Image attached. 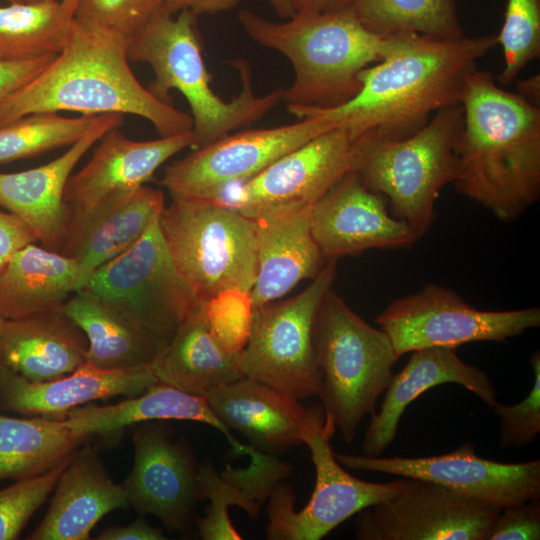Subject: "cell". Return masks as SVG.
Masks as SVG:
<instances>
[{
  "mask_svg": "<svg viewBox=\"0 0 540 540\" xmlns=\"http://www.w3.org/2000/svg\"><path fill=\"white\" fill-rule=\"evenodd\" d=\"M393 36L390 53L360 74L361 88L333 108L287 106L302 119L322 116L350 128L402 139L421 129L431 113L461 103L467 76L497 44V35L437 39L407 32Z\"/></svg>",
  "mask_w": 540,
  "mask_h": 540,
  "instance_id": "6da1fadb",
  "label": "cell"
},
{
  "mask_svg": "<svg viewBox=\"0 0 540 540\" xmlns=\"http://www.w3.org/2000/svg\"><path fill=\"white\" fill-rule=\"evenodd\" d=\"M456 191L498 219L518 218L540 198V109L475 68L461 96Z\"/></svg>",
  "mask_w": 540,
  "mask_h": 540,
  "instance_id": "7a4b0ae2",
  "label": "cell"
},
{
  "mask_svg": "<svg viewBox=\"0 0 540 540\" xmlns=\"http://www.w3.org/2000/svg\"><path fill=\"white\" fill-rule=\"evenodd\" d=\"M129 38L74 18L64 47L35 78L0 104V124L32 113L131 114L160 137L193 128L192 117L153 95L129 66Z\"/></svg>",
  "mask_w": 540,
  "mask_h": 540,
  "instance_id": "3957f363",
  "label": "cell"
},
{
  "mask_svg": "<svg viewBox=\"0 0 540 540\" xmlns=\"http://www.w3.org/2000/svg\"><path fill=\"white\" fill-rule=\"evenodd\" d=\"M238 18L253 41L280 52L292 64L294 80L281 89L287 106L326 109L344 104L359 92L361 72L394 46L393 36L371 32L349 7L295 14L283 22L243 9Z\"/></svg>",
  "mask_w": 540,
  "mask_h": 540,
  "instance_id": "277c9868",
  "label": "cell"
},
{
  "mask_svg": "<svg viewBox=\"0 0 540 540\" xmlns=\"http://www.w3.org/2000/svg\"><path fill=\"white\" fill-rule=\"evenodd\" d=\"M173 15L166 9L157 14L129 38L127 54L131 61L150 65L155 79L147 88L158 99L171 103L173 89L184 96L193 120V148L259 120L282 101L281 89L263 96L254 94L250 67L242 60L233 62L242 82L239 95L229 102L221 99L210 87L197 15L189 11Z\"/></svg>",
  "mask_w": 540,
  "mask_h": 540,
  "instance_id": "5b68a950",
  "label": "cell"
},
{
  "mask_svg": "<svg viewBox=\"0 0 540 540\" xmlns=\"http://www.w3.org/2000/svg\"><path fill=\"white\" fill-rule=\"evenodd\" d=\"M462 126L459 103L439 109L406 138L365 132L354 140L353 171L368 189L390 202L396 218L419 238L434 222L441 189L456 178L455 143Z\"/></svg>",
  "mask_w": 540,
  "mask_h": 540,
  "instance_id": "8992f818",
  "label": "cell"
},
{
  "mask_svg": "<svg viewBox=\"0 0 540 540\" xmlns=\"http://www.w3.org/2000/svg\"><path fill=\"white\" fill-rule=\"evenodd\" d=\"M315 345L316 396L325 422L350 443L363 418L376 413V402L392 379L398 357L386 332L368 324L332 288L317 314Z\"/></svg>",
  "mask_w": 540,
  "mask_h": 540,
  "instance_id": "52a82bcc",
  "label": "cell"
},
{
  "mask_svg": "<svg viewBox=\"0 0 540 540\" xmlns=\"http://www.w3.org/2000/svg\"><path fill=\"white\" fill-rule=\"evenodd\" d=\"M159 227L177 268L203 303L227 289L252 290L258 268L252 218L219 200L172 197Z\"/></svg>",
  "mask_w": 540,
  "mask_h": 540,
  "instance_id": "ba28073f",
  "label": "cell"
},
{
  "mask_svg": "<svg viewBox=\"0 0 540 540\" xmlns=\"http://www.w3.org/2000/svg\"><path fill=\"white\" fill-rule=\"evenodd\" d=\"M160 214L135 244L100 266L84 287L158 353L204 304L169 253L159 227Z\"/></svg>",
  "mask_w": 540,
  "mask_h": 540,
  "instance_id": "9c48e42d",
  "label": "cell"
},
{
  "mask_svg": "<svg viewBox=\"0 0 540 540\" xmlns=\"http://www.w3.org/2000/svg\"><path fill=\"white\" fill-rule=\"evenodd\" d=\"M335 275L336 261H327L298 295L254 309L249 340L236 353L243 376L298 400L316 395L319 371L315 324Z\"/></svg>",
  "mask_w": 540,
  "mask_h": 540,
  "instance_id": "30bf717a",
  "label": "cell"
},
{
  "mask_svg": "<svg viewBox=\"0 0 540 540\" xmlns=\"http://www.w3.org/2000/svg\"><path fill=\"white\" fill-rule=\"evenodd\" d=\"M375 323L389 336L400 358L426 347L507 342L540 326V308L480 310L452 289L427 283L421 290L390 302Z\"/></svg>",
  "mask_w": 540,
  "mask_h": 540,
  "instance_id": "8fae6325",
  "label": "cell"
},
{
  "mask_svg": "<svg viewBox=\"0 0 540 540\" xmlns=\"http://www.w3.org/2000/svg\"><path fill=\"white\" fill-rule=\"evenodd\" d=\"M335 431L323 420L304 435L316 472L313 493L308 503L296 511L294 489L288 483H278L268 497L267 539H322L354 514L388 501L399 491L402 477L373 483L346 472L330 445Z\"/></svg>",
  "mask_w": 540,
  "mask_h": 540,
  "instance_id": "7c38bea8",
  "label": "cell"
},
{
  "mask_svg": "<svg viewBox=\"0 0 540 540\" xmlns=\"http://www.w3.org/2000/svg\"><path fill=\"white\" fill-rule=\"evenodd\" d=\"M334 127L325 117L307 116L288 125L229 133L168 165L161 185L171 197L218 200L227 188Z\"/></svg>",
  "mask_w": 540,
  "mask_h": 540,
  "instance_id": "4fadbf2b",
  "label": "cell"
},
{
  "mask_svg": "<svg viewBox=\"0 0 540 540\" xmlns=\"http://www.w3.org/2000/svg\"><path fill=\"white\" fill-rule=\"evenodd\" d=\"M501 507L402 477L397 494L358 512V540H486Z\"/></svg>",
  "mask_w": 540,
  "mask_h": 540,
  "instance_id": "5bb4252c",
  "label": "cell"
},
{
  "mask_svg": "<svg viewBox=\"0 0 540 540\" xmlns=\"http://www.w3.org/2000/svg\"><path fill=\"white\" fill-rule=\"evenodd\" d=\"M351 470L412 477L439 484L464 497L507 507L540 498V460L503 463L482 458L471 443L426 457H369L335 453Z\"/></svg>",
  "mask_w": 540,
  "mask_h": 540,
  "instance_id": "9a60e30c",
  "label": "cell"
},
{
  "mask_svg": "<svg viewBox=\"0 0 540 540\" xmlns=\"http://www.w3.org/2000/svg\"><path fill=\"white\" fill-rule=\"evenodd\" d=\"M100 140L92 158L71 175L66 184L63 201L67 212V234L63 249L94 212L131 195L170 157L195 145L192 130L135 141L126 137L119 127H113Z\"/></svg>",
  "mask_w": 540,
  "mask_h": 540,
  "instance_id": "2e32d148",
  "label": "cell"
},
{
  "mask_svg": "<svg viewBox=\"0 0 540 540\" xmlns=\"http://www.w3.org/2000/svg\"><path fill=\"white\" fill-rule=\"evenodd\" d=\"M354 140L348 127H334L233 185L218 200L247 217L293 204L312 205L353 171Z\"/></svg>",
  "mask_w": 540,
  "mask_h": 540,
  "instance_id": "e0dca14e",
  "label": "cell"
},
{
  "mask_svg": "<svg viewBox=\"0 0 540 540\" xmlns=\"http://www.w3.org/2000/svg\"><path fill=\"white\" fill-rule=\"evenodd\" d=\"M132 440L134 462L121 484L128 505L157 517L169 530L186 531L202 501L200 466L191 448L173 441L167 427L156 424L138 427Z\"/></svg>",
  "mask_w": 540,
  "mask_h": 540,
  "instance_id": "ac0fdd59",
  "label": "cell"
},
{
  "mask_svg": "<svg viewBox=\"0 0 540 540\" xmlns=\"http://www.w3.org/2000/svg\"><path fill=\"white\" fill-rule=\"evenodd\" d=\"M387 203L352 171L312 204V234L326 260L414 245L419 237L405 221L388 213Z\"/></svg>",
  "mask_w": 540,
  "mask_h": 540,
  "instance_id": "d6986e66",
  "label": "cell"
},
{
  "mask_svg": "<svg viewBox=\"0 0 540 540\" xmlns=\"http://www.w3.org/2000/svg\"><path fill=\"white\" fill-rule=\"evenodd\" d=\"M203 397L229 430L241 433L252 448L275 456L304 444L306 432L325 420L322 405L307 408L300 400L245 376Z\"/></svg>",
  "mask_w": 540,
  "mask_h": 540,
  "instance_id": "ffe728a7",
  "label": "cell"
},
{
  "mask_svg": "<svg viewBox=\"0 0 540 540\" xmlns=\"http://www.w3.org/2000/svg\"><path fill=\"white\" fill-rule=\"evenodd\" d=\"M123 122L121 114H106L102 121L60 157L42 166L0 172V206L18 216L43 247L61 253L67 234L64 190L71 173L92 145Z\"/></svg>",
  "mask_w": 540,
  "mask_h": 540,
  "instance_id": "44dd1931",
  "label": "cell"
},
{
  "mask_svg": "<svg viewBox=\"0 0 540 540\" xmlns=\"http://www.w3.org/2000/svg\"><path fill=\"white\" fill-rule=\"evenodd\" d=\"M157 382L151 364L101 369L84 363L46 382L29 381L0 365V406L25 415L64 420L76 407L115 396H136Z\"/></svg>",
  "mask_w": 540,
  "mask_h": 540,
  "instance_id": "7402d4cb",
  "label": "cell"
},
{
  "mask_svg": "<svg viewBox=\"0 0 540 540\" xmlns=\"http://www.w3.org/2000/svg\"><path fill=\"white\" fill-rule=\"evenodd\" d=\"M311 206L293 204L260 211L254 220L257 276L250 297L254 309L273 302L304 279H314L326 258L311 229Z\"/></svg>",
  "mask_w": 540,
  "mask_h": 540,
  "instance_id": "603a6c76",
  "label": "cell"
},
{
  "mask_svg": "<svg viewBox=\"0 0 540 540\" xmlns=\"http://www.w3.org/2000/svg\"><path fill=\"white\" fill-rule=\"evenodd\" d=\"M446 383L465 387L490 408L497 402L489 376L479 367L464 363L456 348L434 346L412 351L404 368L392 376L379 412L371 416L362 443L363 454L381 456L394 441L408 405L427 390Z\"/></svg>",
  "mask_w": 540,
  "mask_h": 540,
  "instance_id": "cb8c5ba5",
  "label": "cell"
},
{
  "mask_svg": "<svg viewBox=\"0 0 540 540\" xmlns=\"http://www.w3.org/2000/svg\"><path fill=\"white\" fill-rule=\"evenodd\" d=\"M127 506L122 485L108 476L97 449L86 446L72 455L46 515L26 539L88 540L106 514Z\"/></svg>",
  "mask_w": 540,
  "mask_h": 540,
  "instance_id": "d4e9b609",
  "label": "cell"
},
{
  "mask_svg": "<svg viewBox=\"0 0 540 540\" xmlns=\"http://www.w3.org/2000/svg\"><path fill=\"white\" fill-rule=\"evenodd\" d=\"M88 340L63 312H43L6 320L0 338V365L32 382L65 376L85 363Z\"/></svg>",
  "mask_w": 540,
  "mask_h": 540,
  "instance_id": "484cf974",
  "label": "cell"
},
{
  "mask_svg": "<svg viewBox=\"0 0 540 540\" xmlns=\"http://www.w3.org/2000/svg\"><path fill=\"white\" fill-rule=\"evenodd\" d=\"M159 420H188L208 424L222 433L237 455L253 448L239 442L214 414L203 396L193 395L157 382L139 395L112 405H85L72 409L64 419L74 432L88 436L108 435L132 424Z\"/></svg>",
  "mask_w": 540,
  "mask_h": 540,
  "instance_id": "4316f807",
  "label": "cell"
},
{
  "mask_svg": "<svg viewBox=\"0 0 540 540\" xmlns=\"http://www.w3.org/2000/svg\"><path fill=\"white\" fill-rule=\"evenodd\" d=\"M247 468L226 465L218 473L210 464L199 468L202 500H210L203 517L195 523L204 540H240L242 537L231 523L229 508L237 506L256 519L274 487L292 474V466L277 456L254 450Z\"/></svg>",
  "mask_w": 540,
  "mask_h": 540,
  "instance_id": "83f0119b",
  "label": "cell"
},
{
  "mask_svg": "<svg viewBox=\"0 0 540 540\" xmlns=\"http://www.w3.org/2000/svg\"><path fill=\"white\" fill-rule=\"evenodd\" d=\"M82 288L75 259L28 244L0 272V316L13 320L61 309Z\"/></svg>",
  "mask_w": 540,
  "mask_h": 540,
  "instance_id": "f1b7e54d",
  "label": "cell"
},
{
  "mask_svg": "<svg viewBox=\"0 0 540 540\" xmlns=\"http://www.w3.org/2000/svg\"><path fill=\"white\" fill-rule=\"evenodd\" d=\"M164 206L163 192L144 185L88 218L61 253L77 262L83 288L100 266L141 238Z\"/></svg>",
  "mask_w": 540,
  "mask_h": 540,
  "instance_id": "f546056e",
  "label": "cell"
},
{
  "mask_svg": "<svg viewBox=\"0 0 540 540\" xmlns=\"http://www.w3.org/2000/svg\"><path fill=\"white\" fill-rule=\"evenodd\" d=\"M151 368L158 382L198 396L243 377L236 354L212 335L203 307L179 326Z\"/></svg>",
  "mask_w": 540,
  "mask_h": 540,
  "instance_id": "4dcf8cb0",
  "label": "cell"
},
{
  "mask_svg": "<svg viewBox=\"0 0 540 540\" xmlns=\"http://www.w3.org/2000/svg\"><path fill=\"white\" fill-rule=\"evenodd\" d=\"M63 312L88 340L85 363L101 369L149 365L158 351L106 303L86 288L77 290Z\"/></svg>",
  "mask_w": 540,
  "mask_h": 540,
  "instance_id": "1f68e13d",
  "label": "cell"
},
{
  "mask_svg": "<svg viewBox=\"0 0 540 540\" xmlns=\"http://www.w3.org/2000/svg\"><path fill=\"white\" fill-rule=\"evenodd\" d=\"M64 420L0 414V481L44 473L71 456L88 439Z\"/></svg>",
  "mask_w": 540,
  "mask_h": 540,
  "instance_id": "d6a6232c",
  "label": "cell"
},
{
  "mask_svg": "<svg viewBox=\"0 0 540 540\" xmlns=\"http://www.w3.org/2000/svg\"><path fill=\"white\" fill-rule=\"evenodd\" d=\"M74 20L60 0L0 5V59L22 61L60 53Z\"/></svg>",
  "mask_w": 540,
  "mask_h": 540,
  "instance_id": "836d02e7",
  "label": "cell"
},
{
  "mask_svg": "<svg viewBox=\"0 0 540 540\" xmlns=\"http://www.w3.org/2000/svg\"><path fill=\"white\" fill-rule=\"evenodd\" d=\"M349 8L381 37L407 32L437 39L464 36L455 0H353Z\"/></svg>",
  "mask_w": 540,
  "mask_h": 540,
  "instance_id": "e575fe53",
  "label": "cell"
},
{
  "mask_svg": "<svg viewBox=\"0 0 540 540\" xmlns=\"http://www.w3.org/2000/svg\"><path fill=\"white\" fill-rule=\"evenodd\" d=\"M105 115L68 118L58 113H32L0 124V164L70 147L96 127Z\"/></svg>",
  "mask_w": 540,
  "mask_h": 540,
  "instance_id": "d590c367",
  "label": "cell"
},
{
  "mask_svg": "<svg viewBox=\"0 0 540 540\" xmlns=\"http://www.w3.org/2000/svg\"><path fill=\"white\" fill-rule=\"evenodd\" d=\"M497 35L504 67L495 76L509 85L525 66L540 55V0H507L504 21Z\"/></svg>",
  "mask_w": 540,
  "mask_h": 540,
  "instance_id": "8d00e7d4",
  "label": "cell"
},
{
  "mask_svg": "<svg viewBox=\"0 0 540 540\" xmlns=\"http://www.w3.org/2000/svg\"><path fill=\"white\" fill-rule=\"evenodd\" d=\"M72 455L44 473L18 479L0 489V540H14L20 535L30 517L55 489Z\"/></svg>",
  "mask_w": 540,
  "mask_h": 540,
  "instance_id": "74e56055",
  "label": "cell"
},
{
  "mask_svg": "<svg viewBox=\"0 0 540 540\" xmlns=\"http://www.w3.org/2000/svg\"><path fill=\"white\" fill-rule=\"evenodd\" d=\"M203 312L212 335L226 351L236 354L246 346L254 314L250 292L224 290L204 302Z\"/></svg>",
  "mask_w": 540,
  "mask_h": 540,
  "instance_id": "f35d334b",
  "label": "cell"
},
{
  "mask_svg": "<svg viewBox=\"0 0 540 540\" xmlns=\"http://www.w3.org/2000/svg\"><path fill=\"white\" fill-rule=\"evenodd\" d=\"M164 9V0H75L73 15L131 38Z\"/></svg>",
  "mask_w": 540,
  "mask_h": 540,
  "instance_id": "ab89813d",
  "label": "cell"
},
{
  "mask_svg": "<svg viewBox=\"0 0 540 540\" xmlns=\"http://www.w3.org/2000/svg\"><path fill=\"white\" fill-rule=\"evenodd\" d=\"M534 383L529 395L520 403L505 406L498 402L492 407L501 420L500 446L520 447L533 442L540 433V352L530 359Z\"/></svg>",
  "mask_w": 540,
  "mask_h": 540,
  "instance_id": "60d3db41",
  "label": "cell"
},
{
  "mask_svg": "<svg viewBox=\"0 0 540 540\" xmlns=\"http://www.w3.org/2000/svg\"><path fill=\"white\" fill-rule=\"evenodd\" d=\"M540 501L532 499L503 507L486 540H539Z\"/></svg>",
  "mask_w": 540,
  "mask_h": 540,
  "instance_id": "b9f144b4",
  "label": "cell"
},
{
  "mask_svg": "<svg viewBox=\"0 0 540 540\" xmlns=\"http://www.w3.org/2000/svg\"><path fill=\"white\" fill-rule=\"evenodd\" d=\"M57 55L22 61L0 59V104L41 73Z\"/></svg>",
  "mask_w": 540,
  "mask_h": 540,
  "instance_id": "7bdbcfd3",
  "label": "cell"
},
{
  "mask_svg": "<svg viewBox=\"0 0 540 540\" xmlns=\"http://www.w3.org/2000/svg\"><path fill=\"white\" fill-rule=\"evenodd\" d=\"M36 241L31 229L18 216L0 211V272L17 251Z\"/></svg>",
  "mask_w": 540,
  "mask_h": 540,
  "instance_id": "ee69618b",
  "label": "cell"
},
{
  "mask_svg": "<svg viewBox=\"0 0 540 540\" xmlns=\"http://www.w3.org/2000/svg\"><path fill=\"white\" fill-rule=\"evenodd\" d=\"M99 540H164L163 532L147 523L143 518L125 526H112L102 531Z\"/></svg>",
  "mask_w": 540,
  "mask_h": 540,
  "instance_id": "f6af8a7d",
  "label": "cell"
},
{
  "mask_svg": "<svg viewBox=\"0 0 540 540\" xmlns=\"http://www.w3.org/2000/svg\"><path fill=\"white\" fill-rule=\"evenodd\" d=\"M239 0H164L165 8L171 14L189 11L195 15H215L234 9Z\"/></svg>",
  "mask_w": 540,
  "mask_h": 540,
  "instance_id": "bcb514c9",
  "label": "cell"
},
{
  "mask_svg": "<svg viewBox=\"0 0 540 540\" xmlns=\"http://www.w3.org/2000/svg\"><path fill=\"white\" fill-rule=\"evenodd\" d=\"M353 0H295L296 14L325 13L344 9Z\"/></svg>",
  "mask_w": 540,
  "mask_h": 540,
  "instance_id": "7dc6e473",
  "label": "cell"
},
{
  "mask_svg": "<svg viewBox=\"0 0 540 540\" xmlns=\"http://www.w3.org/2000/svg\"><path fill=\"white\" fill-rule=\"evenodd\" d=\"M518 94L538 105L540 100V76L533 75L517 83Z\"/></svg>",
  "mask_w": 540,
  "mask_h": 540,
  "instance_id": "c3c4849f",
  "label": "cell"
},
{
  "mask_svg": "<svg viewBox=\"0 0 540 540\" xmlns=\"http://www.w3.org/2000/svg\"><path fill=\"white\" fill-rule=\"evenodd\" d=\"M275 12L282 18L288 19L296 14L295 0H268Z\"/></svg>",
  "mask_w": 540,
  "mask_h": 540,
  "instance_id": "681fc988",
  "label": "cell"
},
{
  "mask_svg": "<svg viewBox=\"0 0 540 540\" xmlns=\"http://www.w3.org/2000/svg\"><path fill=\"white\" fill-rule=\"evenodd\" d=\"M8 3H36L42 1H52V0H4Z\"/></svg>",
  "mask_w": 540,
  "mask_h": 540,
  "instance_id": "f907efd6",
  "label": "cell"
},
{
  "mask_svg": "<svg viewBox=\"0 0 540 540\" xmlns=\"http://www.w3.org/2000/svg\"><path fill=\"white\" fill-rule=\"evenodd\" d=\"M60 1L63 2L65 5H67L73 11L75 0H60Z\"/></svg>",
  "mask_w": 540,
  "mask_h": 540,
  "instance_id": "816d5d0a",
  "label": "cell"
},
{
  "mask_svg": "<svg viewBox=\"0 0 540 540\" xmlns=\"http://www.w3.org/2000/svg\"><path fill=\"white\" fill-rule=\"evenodd\" d=\"M4 322H5V319L0 316V338H1L2 330H3Z\"/></svg>",
  "mask_w": 540,
  "mask_h": 540,
  "instance_id": "f5cc1de1",
  "label": "cell"
}]
</instances>
